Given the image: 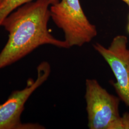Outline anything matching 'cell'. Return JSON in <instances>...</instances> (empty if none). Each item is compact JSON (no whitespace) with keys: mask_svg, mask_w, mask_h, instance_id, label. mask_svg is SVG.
<instances>
[{"mask_svg":"<svg viewBox=\"0 0 129 129\" xmlns=\"http://www.w3.org/2000/svg\"><path fill=\"white\" fill-rule=\"evenodd\" d=\"M121 1L123 2L126 5L129 7V0H121Z\"/></svg>","mask_w":129,"mask_h":129,"instance_id":"8","label":"cell"},{"mask_svg":"<svg viewBox=\"0 0 129 129\" xmlns=\"http://www.w3.org/2000/svg\"><path fill=\"white\" fill-rule=\"evenodd\" d=\"M128 38L124 35L114 37L109 47L96 43L95 51L109 64L115 78L113 83L119 98L129 107V48Z\"/></svg>","mask_w":129,"mask_h":129,"instance_id":"5","label":"cell"},{"mask_svg":"<svg viewBox=\"0 0 129 129\" xmlns=\"http://www.w3.org/2000/svg\"><path fill=\"white\" fill-rule=\"evenodd\" d=\"M127 30H128V31L129 33V23L128 25V26H127Z\"/></svg>","mask_w":129,"mask_h":129,"instance_id":"9","label":"cell"},{"mask_svg":"<svg viewBox=\"0 0 129 129\" xmlns=\"http://www.w3.org/2000/svg\"></svg>","mask_w":129,"mask_h":129,"instance_id":"11","label":"cell"},{"mask_svg":"<svg viewBox=\"0 0 129 129\" xmlns=\"http://www.w3.org/2000/svg\"><path fill=\"white\" fill-rule=\"evenodd\" d=\"M117 129H129V112H125L120 117Z\"/></svg>","mask_w":129,"mask_h":129,"instance_id":"7","label":"cell"},{"mask_svg":"<svg viewBox=\"0 0 129 129\" xmlns=\"http://www.w3.org/2000/svg\"><path fill=\"white\" fill-rule=\"evenodd\" d=\"M51 66L42 62L37 67V79L29 78L26 86L21 90H14L3 104H0V129H43L38 123H23L21 116L24 105L29 97L37 88L46 81L51 73Z\"/></svg>","mask_w":129,"mask_h":129,"instance_id":"4","label":"cell"},{"mask_svg":"<svg viewBox=\"0 0 129 129\" xmlns=\"http://www.w3.org/2000/svg\"><path fill=\"white\" fill-rule=\"evenodd\" d=\"M35 0H3L0 4V27L3 21L9 14L19 7ZM51 5H55L60 0H49Z\"/></svg>","mask_w":129,"mask_h":129,"instance_id":"6","label":"cell"},{"mask_svg":"<svg viewBox=\"0 0 129 129\" xmlns=\"http://www.w3.org/2000/svg\"><path fill=\"white\" fill-rule=\"evenodd\" d=\"M51 5L49 0H35L19 7L4 19L1 27L8 33V39L0 52V70L43 45L69 48L64 40L56 38L48 29Z\"/></svg>","mask_w":129,"mask_h":129,"instance_id":"1","label":"cell"},{"mask_svg":"<svg viewBox=\"0 0 129 129\" xmlns=\"http://www.w3.org/2000/svg\"><path fill=\"white\" fill-rule=\"evenodd\" d=\"M85 99L90 129H117L121 116L120 99L108 92L95 79H87Z\"/></svg>","mask_w":129,"mask_h":129,"instance_id":"3","label":"cell"},{"mask_svg":"<svg viewBox=\"0 0 129 129\" xmlns=\"http://www.w3.org/2000/svg\"><path fill=\"white\" fill-rule=\"evenodd\" d=\"M3 1V0H0V4L2 2V1Z\"/></svg>","mask_w":129,"mask_h":129,"instance_id":"10","label":"cell"},{"mask_svg":"<svg viewBox=\"0 0 129 129\" xmlns=\"http://www.w3.org/2000/svg\"><path fill=\"white\" fill-rule=\"evenodd\" d=\"M51 19L63 31L69 48L81 47L97 37L96 26L88 19L79 0H60L50 7Z\"/></svg>","mask_w":129,"mask_h":129,"instance_id":"2","label":"cell"}]
</instances>
